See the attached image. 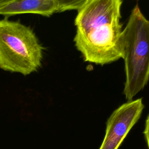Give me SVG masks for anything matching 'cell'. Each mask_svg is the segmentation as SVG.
Here are the masks:
<instances>
[{"label":"cell","mask_w":149,"mask_h":149,"mask_svg":"<svg viewBox=\"0 0 149 149\" xmlns=\"http://www.w3.org/2000/svg\"><path fill=\"white\" fill-rule=\"evenodd\" d=\"M141 98L128 101L115 109L107 122L105 135L99 149H118L144 109Z\"/></svg>","instance_id":"4"},{"label":"cell","mask_w":149,"mask_h":149,"mask_svg":"<svg viewBox=\"0 0 149 149\" xmlns=\"http://www.w3.org/2000/svg\"><path fill=\"white\" fill-rule=\"evenodd\" d=\"M58 12L57 0H10L0 6L5 17L25 13L49 17Z\"/></svg>","instance_id":"5"},{"label":"cell","mask_w":149,"mask_h":149,"mask_svg":"<svg viewBox=\"0 0 149 149\" xmlns=\"http://www.w3.org/2000/svg\"><path fill=\"white\" fill-rule=\"evenodd\" d=\"M9 1H10V0H0V6H1V5H2L3 4L5 3L6 2H8Z\"/></svg>","instance_id":"8"},{"label":"cell","mask_w":149,"mask_h":149,"mask_svg":"<svg viewBox=\"0 0 149 149\" xmlns=\"http://www.w3.org/2000/svg\"><path fill=\"white\" fill-rule=\"evenodd\" d=\"M120 52L126 72L123 93L127 101H131L149 79V20L138 5L122 31Z\"/></svg>","instance_id":"2"},{"label":"cell","mask_w":149,"mask_h":149,"mask_svg":"<svg viewBox=\"0 0 149 149\" xmlns=\"http://www.w3.org/2000/svg\"><path fill=\"white\" fill-rule=\"evenodd\" d=\"M44 47L33 30L19 20H0V69L24 76L42 65Z\"/></svg>","instance_id":"3"},{"label":"cell","mask_w":149,"mask_h":149,"mask_svg":"<svg viewBox=\"0 0 149 149\" xmlns=\"http://www.w3.org/2000/svg\"><path fill=\"white\" fill-rule=\"evenodd\" d=\"M122 0H89L74 20L76 47L86 61L104 65L121 58Z\"/></svg>","instance_id":"1"},{"label":"cell","mask_w":149,"mask_h":149,"mask_svg":"<svg viewBox=\"0 0 149 149\" xmlns=\"http://www.w3.org/2000/svg\"><path fill=\"white\" fill-rule=\"evenodd\" d=\"M89 0H57L58 12L69 10H79Z\"/></svg>","instance_id":"6"},{"label":"cell","mask_w":149,"mask_h":149,"mask_svg":"<svg viewBox=\"0 0 149 149\" xmlns=\"http://www.w3.org/2000/svg\"><path fill=\"white\" fill-rule=\"evenodd\" d=\"M144 134V137L146 139V141L148 148L149 149V114L146 121Z\"/></svg>","instance_id":"7"}]
</instances>
